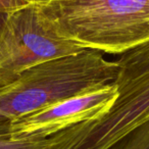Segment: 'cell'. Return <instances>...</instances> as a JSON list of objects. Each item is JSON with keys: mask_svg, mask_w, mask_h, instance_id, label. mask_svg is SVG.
Segmentation results:
<instances>
[{"mask_svg": "<svg viewBox=\"0 0 149 149\" xmlns=\"http://www.w3.org/2000/svg\"><path fill=\"white\" fill-rule=\"evenodd\" d=\"M37 4L59 37L86 49L123 54L149 40V0H48Z\"/></svg>", "mask_w": 149, "mask_h": 149, "instance_id": "obj_1", "label": "cell"}, {"mask_svg": "<svg viewBox=\"0 0 149 149\" xmlns=\"http://www.w3.org/2000/svg\"><path fill=\"white\" fill-rule=\"evenodd\" d=\"M118 63L102 52L85 49L31 66L0 87V126L62 100L103 88L114 82Z\"/></svg>", "mask_w": 149, "mask_h": 149, "instance_id": "obj_2", "label": "cell"}, {"mask_svg": "<svg viewBox=\"0 0 149 149\" xmlns=\"http://www.w3.org/2000/svg\"><path fill=\"white\" fill-rule=\"evenodd\" d=\"M85 49L59 37L44 21L37 3L11 11L0 32V87L31 66Z\"/></svg>", "mask_w": 149, "mask_h": 149, "instance_id": "obj_3", "label": "cell"}, {"mask_svg": "<svg viewBox=\"0 0 149 149\" xmlns=\"http://www.w3.org/2000/svg\"><path fill=\"white\" fill-rule=\"evenodd\" d=\"M118 97L114 83L70 97L9 122L13 139L48 138L80 123L94 120L106 113Z\"/></svg>", "mask_w": 149, "mask_h": 149, "instance_id": "obj_4", "label": "cell"}, {"mask_svg": "<svg viewBox=\"0 0 149 149\" xmlns=\"http://www.w3.org/2000/svg\"><path fill=\"white\" fill-rule=\"evenodd\" d=\"M109 149H149V122L135 129Z\"/></svg>", "mask_w": 149, "mask_h": 149, "instance_id": "obj_5", "label": "cell"}, {"mask_svg": "<svg viewBox=\"0 0 149 149\" xmlns=\"http://www.w3.org/2000/svg\"><path fill=\"white\" fill-rule=\"evenodd\" d=\"M50 143L48 138H28L13 139L9 132L0 134V149H46Z\"/></svg>", "mask_w": 149, "mask_h": 149, "instance_id": "obj_6", "label": "cell"}, {"mask_svg": "<svg viewBox=\"0 0 149 149\" xmlns=\"http://www.w3.org/2000/svg\"><path fill=\"white\" fill-rule=\"evenodd\" d=\"M33 2L32 0H0V13H9L11 11L23 8Z\"/></svg>", "mask_w": 149, "mask_h": 149, "instance_id": "obj_7", "label": "cell"}, {"mask_svg": "<svg viewBox=\"0 0 149 149\" xmlns=\"http://www.w3.org/2000/svg\"><path fill=\"white\" fill-rule=\"evenodd\" d=\"M6 15H7V13H0V32H1V29H2V27H3V24H4Z\"/></svg>", "mask_w": 149, "mask_h": 149, "instance_id": "obj_8", "label": "cell"}, {"mask_svg": "<svg viewBox=\"0 0 149 149\" xmlns=\"http://www.w3.org/2000/svg\"><path fill=\"white\" fill-rule=\"evenodd\" d=\"M32 1L35 2V3H39V4H41V3H46L48 0H32Z\"/></svg>", "mask_w": 149, "mask_h": 149, "instance_id": "obj_9", "label": "cell"}, {"mask_svg": "<svg viewBox=\"0 0 149 149\" xmlns=\"http://www.w3.org/2000/svg\"><path fill=\"white\" fill-rule=\"evenodd\" d=\"M0 133H1V129H0Z\"/></svg>", "mask_w": 149, "mask_h": 149, "instance_id": "obj_10", "label": "cell"}]
</instances>
